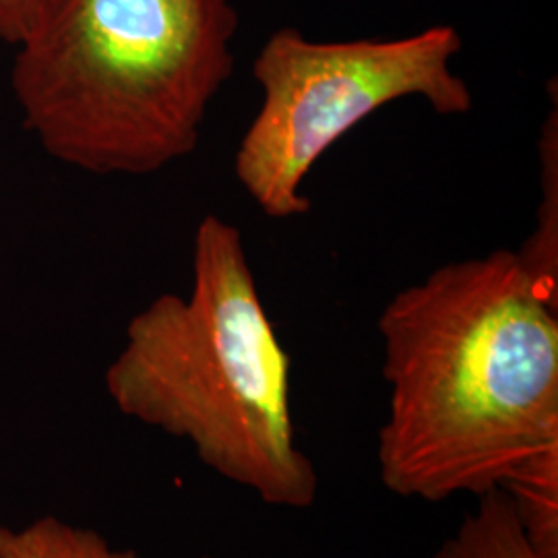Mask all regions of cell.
I'll return each mask as SVG.
<instances>
[{
	"mask_svg": "<svg viewBox=\"0 0 558 558\" xmlns=\"http://www.w3.org/2000/svg\"><path fill=\"white\" fill-rule=\"evenodd\" d=\"M377 329L389 493L478 497L558 449V294L515 251L442 265L399 290Z\"/></svg>",
	"mask_w": 558,
	"mask_h": 558,
	"instance_id": "cell-1",
	"label": "cell"
},
{
	"mask_svg": "<svg viewBox=\"0 0 558 558\" xmlns=\"http://www.w3.org/2000/svg\"><path fill=\"white\" fill-rule=\"evenodd\" d=\"M463 38L449 23L403 38L311 40L279 27L253 62L259 110L234 154V177L271 220L311 211L304 182L345 133L391 101L422 98L440 117L474 108L453 71Z\"/></svg>",
	"mask_w": 558,
	"mask_h": 558,
	"instance_id": "cell-4",
	"label": "cell"
},
{
	"mask_svg": "<svg viewBox=\"0 0 558 558\" xmlns=\"http://www.w3.org/2000/svg\"><path fill=\"white\" fill-rule=\"evenodd\" d=\"M476 499V509L461 519L433 558H542L505 488H490Z\"/></svg>",
	"mask_w": 558,
	"mask_h": 558,
	"instance_id": "cell-5",
	"label": "cell"
},
{
	"mask_svg": "<svg viewBox=\"0 0 558 558\" xmlns=\"http://www.w3.org/2000/svg\"><path fill=\"white\" fill-rule=\"evenodd\" d=\"M500 488L542 558H558V449L527 461Z\"/></svg>",
	"mask_w": 558,
	"mask_h": 558,
	"instance_id": "cell-8",
	"label": "cell"
},
{
	"mask_svg": "<svg viewBox=\"0 0 558 558\" xmlns=\"http://www.w3.org/2000/svg\"><path fill=\"white\" fill-rule=\"evenodd\" d=\"M558 104L557 85L553 89V110L539 133V186L542 199L532 236L515 251L523 265L558 294Z\"/></svg>",
	"mask_w": 558,
	"mask_h": 558,
	"instance_id": "cell-7",
	"label": "cell"
},
{
	"mask_svg": "<svg viewBox=\"0 0 558 558\" xmlns=\"http://www.w3.org/2000/svg\"><path fill=\"white\" fill-rule=\"evenodd\" d=\"M104 387L122 416L186 440L265 505L302 511L319 497L294 428L292 359L230 221H199L191 292L160 294L129 320Z\"/></svg>",
	"mask_w": 558,
	"mask_h": 558,
	"instance_id": "cell-2",
	"label": "cell"
},
{
	"mask_svg": "<svg viewBox=\"0 0 558 558\" xmlns=\"http://www.w3.org/2000/svg\"><path fill=\"white\" fill-rule=\"evenodd\" d=\"M0 558H141L100 532L44 515L23 525L0 523Z\"/></svg>",
	"mask_w": 558,
	"mask_h": 558,
	"instance_id": "cell-6",
	"label": "cell"
},
{
	"mask_svg": "<svg viewBox=\"0 0 558 558\" xmlns=\"http://www.w3.org/2000/svg\"><path fill=\"white\" fill-rule=\"evenodd\" d=\"M46 4L48 0H0V41L15 46Z\"/></svg>",
	"mask_w": 558,
	"mask_h": 558,
	"instance_id": "cell-9",
	"label": "cell"
},
{
	"mask_svg": "<svg viewBox=\"0 0 558 558\" xmlns=\"http://www.w3.org/2000/svg\"><path fill=\"white\" fill-rule=\"evenodd\" d=\"M236 32L232 0H48L13 46L23 126L81 172L158 174L197 149Z\"/></svg>",
	"mask_w": 558,
	"mask_h": 558,
	"instance_id": "cell-3",
	"label": "cell"
}]
</instances>
